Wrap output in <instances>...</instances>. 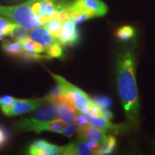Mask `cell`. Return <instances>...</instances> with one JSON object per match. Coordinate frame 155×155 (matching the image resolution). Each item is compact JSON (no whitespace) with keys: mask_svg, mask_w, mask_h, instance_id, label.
<instances>
[{"mask_svg":"<svg viewBox=\"0 0 155 155\" xmlns=\"http://www.w3.org/2000/svg\"><path fill=\"white\" fill-rule=\"evenodd\" d=\"M86 142L87 145H88V147L94 152L95 154H99L101 149V142L93 140L87 141Z\"/></svg>","mask_w":155,"mask_h":155,"instance_id":"obj_27","label":"cell"},{"mask_svg":"<svg viewBox=\"0 0 155 155\" xmlns=\"http://www.w3.org/2000/svg\"><path fill=\"white\" fill-rule=\"evenodd\" d=\"M80 35L77 30L76 24L71 19H68L63 23V28L58 38L62 45H74L79 41Z\"/></svg>","mask_w":155,"mask_h":155,"instance_id":"obj_9","label":"cell"},{"mask_svg":"<svg viewBox=\"0 0 155 155\" xmlns=\"http://www.w3.org/2000/svg\"><path fill=\"white\" fill-rule=\"evenodd\" d=\"M88 118L89 123L91 125L100 128L106 131H110L115 134L124 133L131 129L132 127L127 124H114L110 122L109 120L106 119L104 116H93L88 113L85 114Z\"/></svg>","mask_w":155,"mask_h":155,"instance_id":"obj_8","label":"cell"},{"mask_svg":"<svg viewBox=\"0 0 155 155\" xmlns=\"http://www.w3.org/2000/svg\"><path fill=\"white\" fill-rule=\"evenodd\" d=\"M46 101V96L35 99H15L8 116H18L34 111L43 105Z\"/></svg>","mask_w":155,"mask_h":155,"instance_id":"obj_7","label":"cell"},{"mask_svg":"<svg viewBox=\"0 0 155 155\" xmlns=\"http://www.w3.org/2000/svg\"><path fill=\"white\" fill-rule=\"evenodd\" d=\"M2 47L7 54L12 56H17V57L22 58L25 52L22 45L18 40L12 42L8 40H5L2 42Z\"/></svg>","mask_w":155,"mask_h":155,"instance_id":"obj_15","label":"cell"},{"mask_svg":"<svg viewBox=\"0 0 155 155\" xmlns=\"http://www.w3.org/2000/svg\"><path fill=\"white\" fill-rule=\"evenodd\" d=\"M74 11L88 15L91 18L104 16L108 12V7L101 0H75L70 5Z\"/></svg>","mask_w":155,"mask_h":155,"instance_id":"obj_6","label":"cell"},{"mask_svg":"<svg viewBox=\"0 0 155 155\" xmlns=\"http://www.w3.org/2000/svg\"><path fill=\"white\" fill-rule=\"evenodd\" d=\"M93 101L101 109L105 110L108 109L112 105V101L107 96H97L92 98Z\"/></svg>","mask_w":155,"mask_h":155,"instance_id":"obj_24","label":"cell"},{"mask_svg":"<svg viewBox=\"0 0 155 155\" xmlns=\"http://www.w3.org/2000/svg\"><path fill=\"white\" fill-rule=\"evenodd\" d=\"M107 131L100 128L88 124L86 127L79 128V139L81 141H96L101 143L106 137Z\"/></svg>","mask_w":155,"mask_h":155,"instance_id":"obj_12","label":"cell"},{"mask_svg":"<svg viewBox=\"0 0 155 155\" xmlns=\"http://www.w3.org/2000/svg\"><path fill=\"white\" fill-rule=\"evenodd\" d=\"M75 124L79 128H82L86 127V126L90 124L88 118L86 116V114L78 111L76 115V119H75Z\"/></svg>","mask_w":155,"mask_h":155,"instance_id":"obj_26","label":"cell"},{"mask_svg":"<svg viewBox=\"0 0 155 155\" xmlns=\"http://www.w3.org/2000/svg\"><path fill=\"white\" fill-rule=\"evenodd\" d=\"M0 106H1V98H0Z\"/></svg>","mask_w":155,"mask_h":155,"instance_id":"obj_33","label":"cell"},{"mask_svg":"<svg viewBox=\"0 0 155 155\" xmlns=\"http://www.w3.org/2000/svg\"><path fill=\"white\" fill-rule=\"evenodd\" d=\"M22 45L23 48L25 51L29 52V53H45V50L43 47L34 42L30 37H26V38L21 39L18 40Z\"/></svg>","mask_w":155,"mask_h":155,"instance_id":"obj_19","label":"cell"},{"mask_svg":"<svg viewBox=\"0 0 155 155\" xmlns=\"http://www.w3.org/2000/svg\"><path fill=\"white\" fill-rule=\"evenodd\" d=\"M136 34L135 29L130 25H124L116 29L114 35L118 40L122 42L129 41L134 37Z\"/></svg>","mask_w":155,"mask_h":155,"instance_id":"obj_17","label":"cell"},{"mask_svg":"<svg viewBox=\"0 0 155 155\" xmlns=\"http://www.w3.org/2000/svg\"><path fill=\"white\" fill-rule=\"evenodd\" d=\"M29 37L34 42L43 47L45 50L49 48L52 45L58 41L57 38H55L49 31L44 28L43 27H40V28L31 30Z\"/></svg>","mask_w":155,"mask_h":155,"instance_id":"obj_11","label":"cell"},{"mask_svg":"<svg viewBox=\"0 0 155 155\" xmlns=\"http://www.w3.org/2000/svg\"><path fill=\"white\" fill-rule=\"evenodd\" d=\"M58 83V88L60 94L67 102L73 105L77 111L83 114L88 113L89 108L94 104V101L81 88H78L66 79L58 75L51 73Z\"/></svg>","mask_w":155,"mask_h":155,"instance_id":"obj_3","label":"cell"},{"mask_svg":"<svg viewBox=\"0 0 155 155\" xmlns=\"http://www.w3.org/2000/svg\"><path fill=\"white\" fill-rule=\"evenodd\" d=\"M79 131V127L75 124H68L63 129H62L58 134H61L63 136L67 137H71L75 134H78Z\"/></svg>","mask_w":155,"mask_h":155,"instance_id":"obj_25","label":"cell"},{"mask_svg":"<svg viewBox=\"0 0 155 155\" xmlns=\"http://www.w3.org/2000/svg\"><path fill=\"white\" fill-rule=\"evenodd\" d=\"M88 113L93 116H103L102 110L101 109V108L98 107L96 104H95V103H94V104H93V105L90 107V108H89V111Z\"/></svg>","mask_w":155,"mask_h":155,"instance_id":"obj_28","label":"cell"},{"mask_svg":"<svg viewBox=\"0 0 155 155\" xmlns=\"http://www.w3.org/2000/svg\"><path fill=\"white\" fill-rule=\"evenodd\" d=\"M61 154L64 155H93L94 152L88 147L84 141H78L75 143L61 147Z\"/></svg>","mask_w":155,"mask_h":155,"instance_id":"obj_13","label":"cell"},{"mask_svg":"<svg viewBox=\"0 0 155 155\" xmlns=\"http://www.w3.org/2000/svg\"><path fill=\"white\" fill-rule=\"evenodd\" d=\"M0 15L28 30L42 27L44 22L36 14L31 5L30 0L23 4L12 6H0Z\"/></svg>","mask_w":155,"mask_h":155,"instance_id":"obj_2","label":"cell"},{"mask_svg":"<svg viewBox=\"0 0 155 155\" xmlns=\"http://www.w3.org/2000/svg\"><path fill=\"white\" fill-rule=\"evenodd\" d=\"M67 124V123L59 118L47 121H40L35 118H30L21 119L17 123V127L19 130L32 131L38 134L45 131L58 133Z\"/></svg>","mask_w":155,"mask_h":155,"instance_id":"obj_4","label":"cell"},{"mask_svg":"<svg viewBox=\"0 0 155 155\" xmlns=\"http://www.w3.org/2000/svg\"><path fill=\"white\" fill-rule=\"evenodd\" d=\"M61 147L50 144L45 140L34 141L29 147L28 154L31 155H57L61 154Z\"/></svg>","mask_w":155,"mask_h":155,"instance_id":"obj_10","label":"cell"},{"mask_svg":"<svg viewBox=\"0 0 155 155\" xmlns=\"http://www.w3.org/2000/svg\"><path fill=\"white\" fill-rule=\"evenodd\" d=\"M33 10L45 23L58 16L60 12L69 5L58 2L57 0H30Z\"/></svg>","mask_w":155,"mask_h":155,"instance_id":"obj_5","label":"cell"},{"mask_svg":"<svg viewBox=\"0 0 155 155\" xmlns=\"http://www.w3.org/2000/svg\"><path fill=\"white\" fill-rule=\"evenodd\" d=\"M117 141L114 135H106V137L101 143L99 154H111L115 152Z\"/></svg>","mask_w":155,"mask_h":155,"instance_id":"obj_18","label":"cell"},{"mask_svg":"<svg viewBox=\"0 0 155 155\" xmlns=\"http://www.w3.org/2000/svg\"><path fill=\"white\" fill-rule=\"evenodd\" d=\"M7 139V135L2 128L0 127V147L5 144Z\"/></svg>","mask_w":155,"mask_h":155,"instance_id":"obj_29","label":"cell"},{"mask_svg":"<svg viewBox=\"0 0 155 155\" xmlns=\"http://www.w3.org/2000/svg\"><path fill=\"white\" fill-rule=\"evenodd\" d=\"M4 36H5V35H4V34L2 33V32H0V40H1L3 38V37H4Z\"/></svg>","mask_w":155,"mask_h":155,"instance_id":"obj_31","label":"cell"},{"mask_svg":"<svg viewBox=\"0 0 155 155\" xmlns=\"http://www.w3.org/2000/svg\"><path fill=\"white\" fill-rule=\"evenodd\" d=\"M1 108L2 111L5 115L9 116L12 108L13 104L16 98H13L11 96H4L1 97Z\"/></svg>","mask_w":155,"mask_h":155,"instance_id":"obj_22","label":"cell"},{"mask_svg":"<svg viewBox=\"0 0 155 155\" xmlns=\"http://www.w3.org/2000/svg\"><path fill=\"white\" fill-rule=\"evenodd\" d=\"M153 146H154V150H155V141L153 142Z\"/></svg>","mask_w":155,"mask_h":155,"instance_id":"obj_32","label":"cell"},{"mask_svg":"<svg viewBox=\"0 0 155 155\" xmlns=\"http://www.w3.org/2000/svg\"><path fill=\"white\" fill-rule=\"evenodd\" d=\"M64 22H63L61 19L56 17L55 18L50 19V20L45 22L42 27L49 31L55 38L58 39L61 35Z\"/></svg>","mask_w":155,"mask_h":155,"instance_id":"obj_16","label":"cell"},{"mask_svg":"<svg viewBox=\"0 0 155 155\" xmlns=\"http://www.w3.org/2000/svg\"><path fill=\"white\" fill-rule=\"evenodd\" d=\"M135 53L132 49L125 48L117 56V88L124 111L131 127L137 125L139 112V101L136 81Z\"/></svg>","mask_w":155,"mask_h":155,"instance_id":"obj_1","label":"cell"},{"mask_svg":"<svg viewBox=\"0 0 155 155\" xmlns=\"http://www.w3.org/2000/svg\"><path fill=\"white\" fill-rule=\"evenodd\" d=\"M61 45H62L59 42H56L55 43L52 45L49 48H48V49L45 50L46 55L49 56L50 58H60L63 57V51Z\"/></svg>","mask_w":155,"mask_h":155,"instance_id":"obj_21","label":"cell"},{"mask_svg":"<svg viewBox=\"0 0 155 155\" xmlns=\"http://www.w3.org/2000/svg\"><path fill=\"white\" fill-rule=\"evenodd\" d=\"M103 113V116L107 119L108 120H112L114 119V114L111 111H109L108 109H105V110H103L102 111Z\"/></svg>","mask_w":155,"mask_h":155,"instance_id":"obj_30","label":"cell"},{"mask_svg":"<svg viewBox=\"0 0 155 155\" xmlns=\"http://www.w3.org/2000/svg\"><path fill=\"white\" fill-rule=\"evenodd\" d=\"M77 109L74 106L63 99L60 102L58 118L67 124H75L76 119Z\"/></svg>","mask_w":155,"mask_h":155,"instance_id":"obj_14","label":"cell"},{"mask_svg":"<svg viewBox=\"0 0 155 155\" xmlns=\"http://www.w3.org/2000/svg\"><path fill=\"white\" fill-rule=\"evenodd\" d=\"M29 35H30L29 30L22 28V27H20L18 25H17L16 26L13 28V30L9 32L8 36L15 39L17 41V40H21V39L28 37Z\"/></svg>","mask_w":155,"mask_h":155,"instance_id":"obj_23","label":"cell"},{"mask_svg":"<svg viewBox=\"0 0 155 155\" xmlns=\"http://www.w3.org/2000/svg\"><path fill=\"white\" fill-rule=\"evenodd\" d=\"M17 25L10 19L0 17V32H2L5 36H8L9 32Z\"/></svg>","mask_w":155,"mask_h":155,"instance_id":"obj_20","label":"cell"}]
</instances>
